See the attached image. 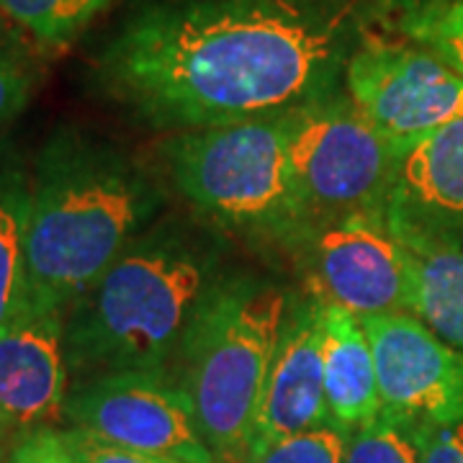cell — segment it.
<instances>
[{
  "label": "cell",
  "mask_w": 463,
  "mask_h": 463,
  "mask_svg": "<svg viewBox=\"0 0 463 463\" xmlns=\"http://www.w3.org/2000/svg\"><path fill=\"white\" fill-rule=\"evenodd\" d=\"M163 209V188L127 149L57 127L32 165L26 294L67 312Z\"/></svg>",
  "instance_id": "3957f363"
},
{
  "label": "cell",
  "mask_w": 463,
  "mask_h": 463,
  "mask_svg": "<svg viewBox=\"0 0 463 463\" xmlns=\"http://www.w3.org/2000/svg\"><path fill=\"white\" fill-rule=\"evenodd\" d=\"M114 3L116 0H0V18L47 54L70 47Z\"/></svg>",
  "instance_id": "e0dca14e"
},
{
  "label": "cell",
  "mask_w": 463,
  "mask_h": 463,
  "mask_svg": "<svg viewBox=\"0 0 463 463\" xmlns=\"http://www.w3.org/2000/svg\"><path fill=\"white\" fill-rule=\"evenodd\" d=\"M322 425H330L325 402V301L304 291L291 297L248 456L281 438Z\"/></svg>",
  "instance_id": "7c38bea8"
},
{
  "label": "cell",
  "mask_w": 463,
  "mask_h": 463,
  "mask_svg": "<svg viewBox=\"0 0 463 463\" xmlns=\"http://www.w3.org/2000/svg\"><path fill=\"white\" fill-rule=\"evenodd\" d=\"M425 425L381 410L379 417L350 432L343 463H422Z\"/></svg>",
  "instance_id": "d6986e66"
},
{
  "label": "cell",
  "mask_w": 463,
  "mask_h": 463,
  "mask_svg": "<svg viewBox=\"0 0 463 463\" xmlns=\"http://www.w3.org/2000/svg\"><path fill=\"white\" fill-rule=\"evenodd\" d=\"M65 309L26 294L0 325V422L5 428H42L65 414Z\"/></svg>",
  "instance_id": "8fae6325"
},
{
  "label": "cell",
  "mask_w": 463,
  "mask_h": 463,
  "mask_svg": "<svg viewBox=\"0 0 463 463\" xmlns=\"http://www.w3.org/2000/svg\"><path fill=\"white\" fill-rule=\"evenodd\" d=\"M291 291L260 273H222L183 337L170 376L216 461L245 463Z\"/></svg>",
  "instance_id": "277c9868"
},
{
  "label": "cell",
  "mask_w": 463,
  "mask_h": 463,
  "mask_svg": "<svg viewBox=\"0 0 463 463\" xmlns=\"http://www.w3.org/2000/svg\"><path fill=\"white\" fill-rule=\"evenodd\" d=\"M170 181L212 227L258 245L294 250L312 227L281 116L170 134Z\"/></svg>",
  "instance_id": "5b68a950"
},
{
  "label": "cell",
  "mask_w": 463,
  "mask_h": 463,
  "mask_svg": "<svg viewBox=\"0 0 463 463\" xmlns=\"http://www.w3.org/2000/svg\"><path fill=\"white\" fill-rule=\"evenodd\" d=\"M3 428H5V425H3V422H0V430H3Z\"/></svg>",
  "instance_id": "d4e9b609"
},
{
  "label": "cell",
  "mask_w": 463,
  "mask_h": 463,
  "mask_svg": "<svg viewBox=\"0 0 463 463\" xmlns=\"http://www.w3.org/2000/svg\"><path fill=\"white\" fill-rule=\"evenodd\" d=\"M371 340L381 410L420 425L463 420V353L410 312L361 317Z\"/></svg>",
  "instance_id": "30bf717a"
},
{
  "label": "cell",
  "mask_w": 463,
  "mask_h": 463,
  "mask_svg": "<svg viewBox=\"0 0 463 463\" xmlns=\"http://www.w3.org/2000/svg\"><path fill=\"white\" fill-rule=\"evenodd\" d=\"M422 463H463V420L448 425H425Z\"/></svg>",
  "instance_id": "cb8c5ba5"
},
{
  "label": "cell",
  "mask_w": 463,
  "mask_h": 463,
  "mask_svg": "<svg viewBox=\"0 0 463 463\" xmlns=\"http://www.w3.org/2000/svg\"><path fill=\"white\" fill-rule=\"evenodd\" d=\"M383 214L399 234L463 248V118L394 149Z\"/></svg>",
  "instance_id": "4fadbf2b"
},
{
  "label": "cell",
  "mask_w": 463,
  "mask_h": 463,
  "mask_svg": "<svg viewBox=\"0 0 463 463\" xmlns=\"http://www.w3.org/2000/svg\"><path fill=\"white\" fill-rule=\"evenodd\" d=\"M402 32L420 50L463 75V0H430L402 18Z\"/></svg>",
  "instance_id": "ffe728a7"
},
{
  "label": "cell",
  "mask_w": 463,
  "mask_h": 463,
  "mask_svg": "<svg viewBox=\"0 0 463 463\" xmlns=\"http://www.w3.org/2000/svg\"><path fill=\"white\" fill-rule=\"evenodd\" d=\"M394 234L412 265L410 315L463 353V248L414 234Z\"/></svg>",
  "instance_id": "9a60e30c"
},
{
  "label": "cell",
  "mask_w": 463,
  "mask_h": 463,
  "mask_svg": "<svg viewBox=\"0 0 463 463\" xmlns=\"http://www.w3.org/2000/svg\"><path fill=\"white\" fill-rule=\"evenodd\" d=\"M32 167L8 142L0 145V325L26 297V230Z\"/></svg>",
  "instance_id": "2e32d148"
},
{
  "label": "cell",
  "mask_w": 463,
  "mask_h": 463,
  "mask_svg": "<svg viewBox=\"0 0 463 463\" xmlns=\"http://www.w3.org/2000/svg\"><path fill=\"white\" fill-rule=\"evenodd\" d=\"M291 252L307 291L350 315H394L412 307L410 255L381 209L315 219Z\"/></svg>",
  "instance_id": "52a82bcc"
},
{
  "label": "cell",
  "mask_w": 463,
  "mask_h": 463,
  "mask_svg": "<svg viewBox=\"0 0 463 463\" xmlns=\"http://www.w3.org/2000/svg\"><path fill=\"white\" fill-rule=\"evenodd\" d=\"M343 88L394 149L463 118V75L410 44L361 39Z\"/></svg>",
  "instance_id": "ba28073f"
},
{
  "label": "cell",
  "mask_w": 463,
  "mask_h": 463,
  "mask_svg": "<svg viewBox=\"0 0 463 463\" xmlns=\"http://www.w3.org/2000/svg\"><path fill=\"white\" fill-rule=\"evenodd\" d=\"M355 0H152L96 57L106 99L157 132L294 111L343 88Z\"/></svg>",
  "instance_id": "6da1fadb"
},
{
  "label": "cell",
  "mask_w": 463,
  "mask_h": 463,
  "mask_svg": "<svg viewBox=\"0 0 463 463\" xmlns=\"http://www.w3.org/2000/svg\"><path fill=\"white\" fill-rule=\"evenodd\" d=\"M283 127L312 219L383 212L394 147L355 109L345 88L286 111Z\"/></svg>",
  "instance_id": "8992f818"
},
{
  "label": "cell",
  "mask_w": 463,
  "mask_h": 463,
  "mask_svg": "<svg viewBox=\"0 0 463 463\" xmlns=\"http://www.w3.org/2000/svg\"><path fill=\"white\" fill-rule=\"evenodd\" d=\"M44 52L0 18V145L42 80Z\"/></svg>",
  "instance_id": "ac0fdd59"
},
{
  "label": "cell",
  "mask_w": 463,
  "mask_h": 463,
  "mask_svg": "<svg viewBox=\"0 0 463 463\" xmlns=\"http://www.w3.org/2000/svg\"><path fill=\"white\" fill-rule=\"evenodd\" d=\"M325 402L330 425L355 432L381 412L379 376L361 317L325 301Z\"/></svg>",
  "instance_id": "5bb4252c"
},
{
  "label": "cell",
  "mask_w": 463,
  "mask_h": 463,
  "mask_svg": "<svg viewBox=\"0 0 463 463\" xmlns=\"http://www.w3.org/2000/svg\"><path fill=\"white\" fill-rule=\"evenodd\" d=\"M347 440L350 432L335 425H322L281 438L248 456L245 463H343Z\"/></svg>",
  "instance_id": "44dd1931"
},
{
  "label": "cell",
  "mask_w": 463,
  "mask_h": 463,
  "mask_svg": "<svg viewBox=\"0 0 463 463\" xmlns=\"http://www.w3.org/2000/svg\"><path fill=\"white\" fill-rule=\"evenodd\" d=\"M60 438H62L67 453L75 463H181L173 461V458H160V456H149V453L116 446V443H109L103 438L80 430V428H70V430L60 432Z\"/></svg>",
  "instance_id": "7402d4cb"
},
{
  "label": "cell",
  "mask_w": 463,
  "mask_h": 463,
  "mask_svg": "<svg viewBox=\"0 0 463 463\" xmlns=\"http://www.w3.org/2000/svg\"><path fill=\"white\" fill-rule=\"evenodd\" d=\"M224 270L216 227L181 216L137 234L65 317L75 383L106 373H165L209 288Z\"/></svg>",
  "instance_id": "7a4b0ae2"
},
{
  "label": "cell",
  "mask_w": 463,
  "mask_h": 463,
  "mask_svg": "<svg viewBox=\"0 0 463 463\" xmlns=\"http://www.w3.org/2000/svg\"><path fill=\"white\" fill-rule=\"evenodd\" d=\"M72 428L129 450L181 463H219L191 402L165 373H106L75 383L65 399Z\"/></svg>",
  "instance_id": "9c48e42d"
},
{
  "label": "cell",
  "mask_w": 463,
  "mask_h": 463,
  "mask_svg": "<svg viewBox=\"0 0 463 463\" xmlns=\"http://www.w3.org/2000/svg\"><path fill=\"white\" fill-rule=\"evenodd\" d=\"M5 463H75L67 453L60 432L50 428H36L21 438Z\"/></svg>",
  "instance_id": "603a6c76"
}]
</instances>
